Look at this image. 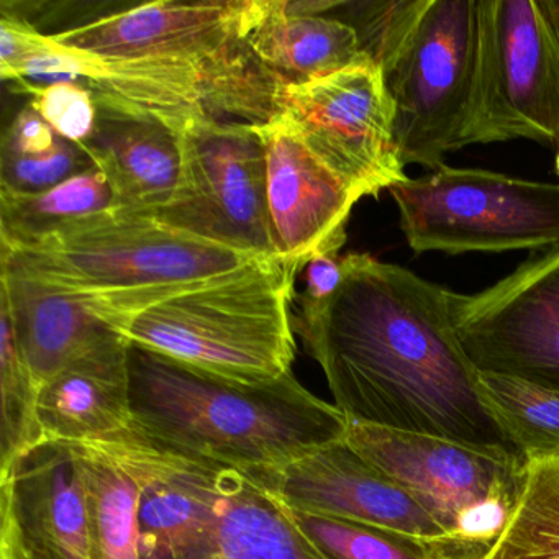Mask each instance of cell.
<instances>
[{
  "label": "cell",
  "mask_w": 559,
  "mask_h": 559,
  "mask_svg": "<svg viewBox=\"0 0 559 559\" xmlns=\"http://www.w3.org/2000/svg\"><path fill=\"white\" fill-rule=\"evenodd\" d=\"M70 444L83 476L91 559H140L139 480L97 444Z\"/></svg>",
  "instance_id": "23"
},
{
  "label": "cell",
  "mask_w": 559,
  "mask_h": 559,
  "mask_svg": "<svg viewBox=\"0 0 559 559\" xmlns=\"http://www.w3.org/2000/svg\"><path fill=\"white\" fill-rule=\"evenodd\" d=\"M130 401L153 447L251 474L345 440L348 418L293 372L248 384L130 345Z\"/></svg>",
  "instance_id": "2"
},
{
  "label": "cell",
  "mask_w": 559,
  "mask_h": 559,
  "mask_svg": "<svg viewBox=\"0 0 559 559\" xmlns=\"http://www.w3.org/2000/svg\"><path fill=\"white\" fill-rule=\"evenodd\" d=\"M94 168L86 150L67 139H61L51 152L38 155L0 152V192L41 194Z\"/></svg>",
  "instance_id": "28"
},
{
  "label": "cell",
  "mask_w": 559,
  "mask_h": 559,
  "mask_svg": "<svg viewBox=\"0 0 559 559\" xmlns=\"http://www.w3.org/2000/svg\"><path fill=\"white\" fill-rule=\"evenodd\" d=\"M112 211L116 195L96 168L41 194L0 192V240L4 248L34 247Z\"/></svg>",
  "instance_id": "24"
},
{
  "label": "cell",
  "mask_w": 559,
  "mask_h": 559,
  "mask_svg": "<svg viewBox=\"0 0 559 559\" xmlns=\"http://www.w3.org/2000/svg\"><path fill=\"white\" fill-rule=\"evenodd\" d=\"M335 4L247 0L245 40L277 90L374 64L355 28L329 15Z\"/></svg>",
  "instance_id": "17"
},
{
  "label": "cell",
  "mask_w": 559,
  "mask_h": 559,
  "mask_svg": "<svg viewBox=\"0 0 559 559\" xmlns=\"http://www.w3.org/2000/svg\"><path fill=\"white\" fill-rule=\"evenodd\" d=\"M0 286V302L11 313L22 352L40 389L74 359L117 335L74 294L4 270Z\"/></svg>",
  "instance_id": "20"
},
{
  "label": "cell",
  "mask_w": 559,
  "mask_h": 559,
  "mask_svg": "<svg viewBox=\"0 0 559 559\" xmlns=\"http://www.w3.org/2000/svg\"><path fill=\"white\" fill-rule=\"evenodd\" d=\"M483 559H559V457L525 461L519 500Z\"/></svg>",
  "instance_id": "26"
},
{
  "label": "cell",
  "mask_w": 559,
  "mask_h": 559,
  "mask_svg": "<svg viewBox=\"0 0 559 559\" xmlns=\"http://www.w3.org/2000/svg\"><path fill=\"white\" fill-rule=\"evenodd\" d=\"M245 476L294 509L342 516L425 538L451 536L407 490L356 453L346 440Z\"/></svg>",
  "instance_id": "14"
},
{
  "label": "cell",
  "mask_w": 559,
  "mask_h": 559,
  "mask_svg": "<svg viewBox=\"0 0 559 559\" xmlns=\"http://www.w3.org/2000/svg\"><path fill=\"white\" fill-rule=\"evenodd\" d=\"M202 559L322 558L276 497L245 474L227 469L217 546Z\"/></svg>",
  "instance_id": "22"
},
{
  "label": "cell",
  "mask_w": 559,
  "mask_h": 559,
  "mask_svg": "<svg viewBox=\"0 0 559 559\" xmlns=\"http://www.w3.org/2000/svg\"><path fill=\"white\" fill-rule=\"evenodd\" d=\"M415 253L559 247V185L443 165L391 189Z\"/></svg>",
  "instance_id": "5"
},
{
  "label": "cell",
  "mask_w": 559,
  "mask_h": 559,
  "mask_svg": "<svg viewBox=\"0 0 559 559\" xmlns=\"http://www.w3.org/2000/svg\"><path fill=\"white\" fill-rule=\"evenodd\" d=\"M38 388L25 359L8 307L0 302V479L44 444L38 421Z\"/></svg>",
  "instance_id": "27"
},
{
  "label": "cell",
  "mask_w": 559,
  "mask_h": 559,
  "mask_svg": "<svg viewBox=\"0 0 559 559\" xmlns=\"http://www.w3.org/2000/svg\"><path fill=\"white\" fill-rule=\"evenodd\" d=\"M448 297L477 371L559 389V247L536 251L483 293Z\"/></svg>",
  "instance_id": "11"
},
{
  "label": "cell",
  "mask_w": 559,
  "mask_h": 559,
  "mask_svg": "<svg viewBox=\"0 0 559 559\" xmlns=\"http://www.w3.org/2000/svg\"><path fill=\"white\" fill-rule=\"evenodd\" d=\"M477 0H421L420 9L382 58L394 100L402 163L435 169L461 148L474 67Z\"/></svg>",
  "instance_id": "7"
},
{
  "label": "cell",
  "mask_w": 559,
  "mask_h": 559,
  "mask_svg": "<svg viewBox=\"0 0 559 559\" xmlns=\"http://www.w3.org/2000/svg\"><path fill=\"white\" fill-rule=\"evenodd\" d=\"M9 477L35 559H91L86 497L73 447L40 444Z\"/></svg>",
  "instance_id": "19"
},
{
  "label": "cell",
  "mask_w": 559,
  "mask_h": 559,
  "mask_svg": "<svg viewBox=\"0 0 559 559\" xmlns=\"http://www.w3.org/2000/svg\"><path fill=\"white\" fill-rule=\"evenodd\" d=\"M302 264L260 258L198 283L139 293L74 294L130 345L260 384L293 372L294 283Z\"/></svg>",
  "instance_id": "3"
},
{
  "label": "cell",
  "mask_w": 559,
  "mask_h": 559,
  "mask_svg": "<svg viewBox=\"0 0 559 559\" xmlns=\"http://www.w3.org/2000/svg\"><path fill=\"white\" fill-rule=\"evenodd\" d=\"M245 11L247 0L148 2L48 35L106 63L209 64L245 47Z\"/></svg>",
  "instance_id": "12"
},
{
  "label": "cell",
  "mask_w": 559,
  "mask_h": 559,
  "mask_svg": "<svg viewBox=\"0 0 559 559\" xmlns=\"http://www.w3.org/2000/svg\"><path fill=\"white\" fill-rule=\"evenodd\" d=\"M467 145L526 139L559 152V35L539 0H477Z\"/></svg>",
  "instance_id": "6"
},
{
  "label": "cell",
  "mask_w": 559,
  "mask_h": 559,
  "mask_svg": "<svg viewBox=\"0 0 559 559\" xmlns=\"http://www.w3.org/2000/svg\"><path fill=\"white\" fill-rule=\"evenodd\" d=\"M297 532L322 559H483L492 543L425 538L356 520L284 506Z\"/></svg>",
  "instance_id": "21"
},
{
  "label": "cell",
  "mask_w": 559,
  "mask_h": 559,
  "mask_svg": "<svg viewBox=\"0 0 559 559\" xmlns=\"http://www.w3.org/2000/svg\"><path fill=\"white\" fill-rule=\"evenodd\" d=\"M479 392L523 460L559 457V389L479 371Z\"/></svg>",
  "instance_id": "25"
},
{
  "label": "cell",
  "mask_w": 559,
  "mask_h": 559,
  "mask_svg": "<svg viewBox=\"0 0 559 559\" xmlns=\"http://www.w3.org/2000/svg\"><path fill=\"white\" fill-rule=\"evenodd\" d=\"M94 444L139 480L140 559H202L217 546L227 469L153 447L139 433Z\"/></svg>",
  "instance_id": "13"
},
{
  "label": "cell",
  "mask_w": 559,
  "mask_h": 559,
  "mask_svg": "<svg viewBox=\"0 0 559 559\" xmlns=\"http://www.w3.org/2000/svg\"><path fill=\"white\" fill-rule=\"evenodd\" d=\"M359 199L407 181L381 68L362 64L277 93L276 116Z\"/></svg>",
  "instance_id": "10"
},
{
  "label": "cell",
  "mask_w": 559,
  "mask_h": 559,
  "mask_svg": "<svg viewBox=\"0 0 559 559\" xmlns=\"http://www.w3.org/2000/svg\"><path fill=\"white\" fill-rule=\"evenodd\" d=\"M0 266L80 296L198 283L260 258L209 243L146 215L107 212L44 243L0 247Z\"/></svg>",
  "instance_id": "4"
},
{
  "label": "cell",
  "mask_w": 559,
  "mask_h": 559,
  "mask_svg": "<svg viewBox=\"0 0 559 559\" xmlns=\"http://www.w3.org/2000/svg\"><path fill=\"white\" fill-rule=\"evenodd\" d=\"M340 253H320L306 264V293L300 296L304 302H323L332 297L343 281V264Z\"/></svg>",
  "instance_id": "31"
},
{
  "label": "cell",
  "mask_w": 559,
  "mask_h": 559,
  "mask_svg": "<svg viewBox=\"0 0 559 559\" xmlns=\"http://www.w3.org/2000/svg\"><path fill=\"white\" fill-rule=\"evenodd\" d=\"M129 349L130 343L117 333L41 385L44 444L110 443L136 433Z\"/></svg>",
  "instance_id": "18"
},
{
  "label": "cell",
  "mask_w": 559,
  "mask_h": 559,
  "mask_svg": "<svg viewBox=\"0 0 559 559\" xmlns=\"http://www.w3.org/2000/svg\"><path fill=\"white\" fill-rule=\"evenodd\" d=\"M32 106L63 139L83 145L96 129L94 91L84 84H57L32 97Z\"/></svg>",
  "instance_id": "29"
},
{
  "label": "cell",
  "mask_w": 559,
  "mask_h": 559,
  "mask_svg": "<svg viewBox=\"0 0 559 559\" xmlns=\"http://www.w3.org/2000/svg\"><path fill=\"white\" fill-rule=\"evenodd\" d=\"M342 264L332 297L300 300L294 332L348 421L520 454L484 404L448 290L368 253Z\"/></svg>",
  "instance_id": "1"
},
{
  "label": "cell",
  "mask_w": 559,
  "mask_h": 559,
  "mask_svg": "<svg viewBox=\"0 0 559 559\" xmlns=\"http://www.w3.org/2000/svg\"><path fill=\"white\" fill-rule=\"evenodd\" d=\"M539 4L559 35V0H539Z\"/></svg>",
  "instance_id": "32"
},
{
  "label": "cell",
  "mask_w": 559,
  "mask_h": 559,
  "mask_svg": "<svg viewBox=\"0 0 559 559\" xmlns=\"http://www.w3.org/2000/svg\"><path fill=\"white\" fill-rule=\"evenodd\" d=\"M555 168H556V175L559 176V152H556V163H555Z\"/></svg>",
  "instance_id": "33"
},
{
  "label": "cell",
  "mask_w": 559,
  "mask_h": 559,
  "mask_svg": "<svg viewBox=\"0 0 559 559\" xmlns=\"http://www.w3.org/2000/svg\"><path fill=\"white\" fill-rule=\"evenodd\" d=\"M266 146L267 207L274 251L306 266L320 253H340L358 195L330 171L281 120L260 126Z\"/></svg>",
  "instance_id": "15"
},
{
  "label": "cell",
  "mask_w": 559,
  "mask_h": 559,
  "mask_svg": "<svg viewBox=\"0 0 559 559\" xmlns=\"http://www.w3.org/2000/svg\"><path fill=\"white\" fill-rule=\"evenodd\" d=\"M94 91L96 129L83 148L116 195V211L152 217L181 185V119Z\"/></svg>",
  "instance_id": "16"
},
{
  "label": "cell",
  "mask_w": 559,
  "mask_h": 559,
  "mask_svg": "<svg viewBox=\"0 0 559 559\" xmlns=\"http://www.w3.org/2000/svg\"><path fill=\"white\" fill-rule=\"evenodd\" d=\"M181 119L182 176L168 207L152 215L176 230L257 258L277 257L267 207L260 126L207 116Z\"/></svg>",
  "instance_id": "9"
},
{
  "label": "cell",
  "mask_w": 559,
  "mask_h": 559,
  "mask_svg": "<svg viewBox=\"0 0 559 559\" xmlns=\"http://www.w3.org/2000/svg\"><path fill=\"white\" fill-rule=\"evenodd\" d=\"M0 559H35L22 525L12 477L0 480Z\"/></svg>",
  "instance_id": "30"
},
{
  "label": "cell",
  "mask_w": 559,
  "mask_h": 559,
  "mask_svg": "<svg viewBox=\"0 0 559 559\" xmlns=\"http://www.w3.org/2000/svg\"><path fill=\"white\" fill-rule=\"evenodd\" d=\"M345 440L456 538L493 543L522 492L525 460L512 451L355 421Z\"/></svg>",
  "instance_id": "8"
}]
</instances>
